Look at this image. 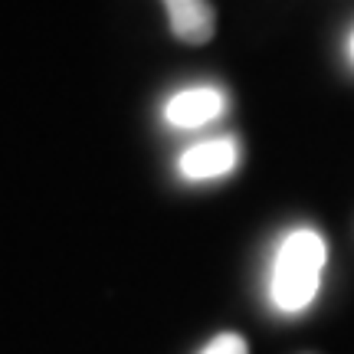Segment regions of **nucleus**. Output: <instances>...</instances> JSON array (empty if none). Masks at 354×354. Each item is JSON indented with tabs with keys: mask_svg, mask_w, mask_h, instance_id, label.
<instances>
[{
	"mask_svg": "<svg viewBox=\"0 0 354 354\" xmlns=\"http://www.w3.org/2000/svg\"><path fill=\"white\" fill-rule=\"evenodd\" d=\"M201 354H250V351H246V342H243L240 335H220Z\"/></svg>",
	"mask_w": 354,
	"mask_h": 354,
	"instance_id": "nucleus-5",
	"label": "nucleus"
},
{
	"mask_svg": "<svg viewBox=\"0 0 354 354\" xmlns=\"http://www.w3.org/2000/svg\"><path fill=\"white\" fill-rule=\"evenodd\" d=\"M223 105H227V99H223L220 88H210V86L184 88V92H177L174 99L165 105V118L174 128H201L207 122L220 118Z\"/></svg>",
	"mask_w": 354,
	"mask_h": 354,
	"instance_id": "nucleus-2",
	"label": "nucleus"
},
{
	"mask_svg": "<svg viewBox=\"0 0 354 354\" xmlns=\"http://www.w3.org/2000/svg\"><path fill=\"white\" fill-rule=\"evenodd\" d=\"M180 174L187 180H214L223 177L236 167V145L230 138H214V141H201L180 154Z\"/></svg>",
	"mask_w": 354,
	"mask_h": 354,
	"instance_id": "nucleus-3",
	"label": "nucleus"
},
{
	"mask_svg": "<svg viewBox=\"0 0 354 354\" xmlns=\"http://www.w3.org/2000/svg\"><path fill=\"white\" fill-rule=\"evenodd\" d=\"M167 17H171V30L177 39L201 46L214 37V7L207 0H184V3H167Z\"/></svg>",
	"mask_w": 354,
	"mask_h": 354,
	"instance_id": "nucleus-4",
	"label": "nucleus"
},
{
	"mask_svg": "<svg viewBox=\"0 0 354 354\" xmlns=\"http://www.w3.org/2000/svg\"><path fill=\"white\" fill-rule=\"evenodd\" d=\"M351 56H354V37H351Z\"/></svg>",
	"mask_w": 354,
	"mask_h": 354,
	"instance_id": "nucleus-7",
	"label": "nucleus"
},
{
	"mask_svg": "<svg viewBox=\"0 0 354 354\" xmlns=\"http://www.w3.org/2000/svg\"><path fill=\"white\" fill-rule=\"evenodd\" d=\"M165 3H184V0H165Z\"/></svg>",
	"mask_w": 354,
	"mask_h": 354,
	"instance_id": "nucleus-6",
	"label": "nucleus"
},
{
	"mask_svg": "<svg viewBox=\"0 0 354 354\" xmlns=\"http://www.w3.org/2000/svg\"><path fill=\"white\" fill-rule=\"evenodd\" d=\"M325 272V240L315 230H295L289 233L276 253L272 279H269V299L279 312H302L312 305Z\"/></svg>",
	"mask_w": 354,
	"mask_h": 354,
	"instance_id": "nucleus-1",
	"label": "nucleus"
}]
</instances>
